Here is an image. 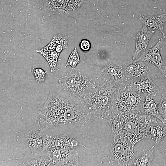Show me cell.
<instances>
[{
    "label": "cell",
    "mask_w": 166,
    "mask_h": 166,
    "mask_svg": "<svg viewBox=\"0 0 166 166\" xmlns=\"http://www.w3.org/2000/svg\"><path fill=\"white\" fill-rule=\"evenodd\" d=\"M96 120L80 105L74 103L71 96L64 98L50 90L46 101L38 110L34 125V130L43 132L66 124L85 127Z\"/></svg>",
    "instance_id": "obj_1"
},
{
    "label": "cell",
    "mask_w": 166,
    "mask_h": 166,
    "mask_svg": "<svg viewBox=\"0 0 166 166\" xmlns=\"http://www.w3.org/2000/svg\"><path fill=\"white\" fill-rule=\"evenodd\" d=\"M122 88L118 84L103 80L81 98L80 105L96 120L104 119L112 109L111 99L115 91Z\"/></svg>",
    "instance_id": "obj_2"
},
{
    "label": "cell",
    "mask_w": 166,
    "mask_h": 166,
    "mask_svg": "<svg viewBox=\"0 0 166 166\" xmlns=\"http://www.w3.org/2000/svg\"><path fill=\"white\" fill-rule=\"evenodd\" d=\"M144 114L136 111L121 114L125 120L122 136L134 149L135 144L144 139H149L150 125L145 123Z\"/></svg>",
    "instance_id": "obj_3"
},
{
    "label": "cell",
    "mask_w": 166,
    "mask_h": 166,
    "mask_svg": "<svg viewBox=\"0 0 166 166\" xmlns=\"http://www.w3.org/2000/svg\"><path fill=\"white\" fill-rule=\"evenodd\" d=\"M58 83L72 97L81 98L96 86L88 77L73 68L62 74Z\"/></svg>",
    "instance_id": "obj_4"
},
{
    "label": "cell",
    "mask_w": 166,
    "mask_h": 166,
    "mask_svg": "<svg viewBox=\"0 0 166 166\" xmlns=\"http://www.w3.org/2000/svg\"><path fill=\"white\" fill-rule=\"evenodd\" d=\"M145 97L142 93L122 88L113 94L111 99L112 109L121 114L140 111Z\"/></svg>",
    "instance_id": "obj_5"
},
{
    "label": "cell",
    "mask_w": 166,
    "mask_h": 166,
    "mask_svg": "<svg viewBox=\"0 0 166 166\" xmlns=\"http://www.w3.org/2000/svg\"><path fill=\"white\" fill-rule=\"evenodd\" d=\"M131 144L122 135L113 138L107 158L112 165L133 166L137 157Z\"/></svg>",
    "instance_id": "obj_6"
},
{
    "label": "cell",
    "mask_w": 166,
    "mask_h": 166,
    "mask_svg": "<svg viewBox=\"0 0 166 166\" xmlns=\"http://www.w3.org/2000/svg\"><path fill=\"white\" fill-rule=\"evenodd\" d=\"M67 38L58 34L54 36L46 46L36 51L47 61L50 67L51 75L58 69L57 66L58 58L61 51L67 47Z\"/></svg>",
    "instance_id": "obj_7"
},
{
    "label": "cell",
    "mask_w": 166,
    "mask_h": 166,
    "mask_svg": "<svg viewBox=\"0 0 166 166\" xmlns=\"http://www.w3.org/2000/svg\"><path fill=\"white\" fill-rule=\"evenodd\" d=\"M165 38V36H162L154 47L144 51L133 62L142 61L153 64L159 69L164 78L166 79V65L160 53V49Z\"/></svg>",
    "instance_id": "obj_8"
},
{
    "label": "cell",
    "mask_w": 166,
    "mask_h": 166,
    "mask_svg": "<svg viewBox=\"0 0 166 166\" xmlns=\"http://www.w3.org/2000/svg\"><path fill=\"white\" fill-rule=\"evenodd\" d=\"M103 79L119 85L122 88L126 87L130 81L125 75L123 66H116L109 62L101 70Z\"/></svg>",
    "instance_id": "obj_9"
},
{
    "label": "cell",
    "mask_w": 166,
    "mask_h": 166,
    "mask_svg": "<svg viewBox=\"0 0 166 166\" xmlns=\"http://www.w3.org/2000/svg\"><path fill=\"white\" fill-rule=\"evenodd\" d=\"M126 88L132 91L147 94L152 98L157 95L160 90L149 75L137 80L130 81Z\"/></svg>",
    "instance_id": "obj_10"
},
{
    "label": "cell",
    "mask_w": 166,
    "mask_h": 166,
    "mask_svg": "<svg viewBox=\"0 0 166 166\" xmlns=\"http://www.w3.org/2000/svg\"><path fill=\"white\" fill-rule=\"evenodd\" d=\"M42 132L30 130L25 134V144L27 149L36 156L42 155L44 148L46 135Z\"/></svg>",
    "instance_id": "obj_11"
},
{
    "label": "cell",
    "mask_w": 166,
    "mask_h": 166,
    "mask_svg": "<svg viewBox=\"0 0 166 166\" xmlns=\"http://www.w3.org/2000/svg\"><path fill=\"white\" fill-rule=\"evenodd\" d=\"M123 66L126 77L129 81L137 80L149 75V65L145 61L128 62Z\"/></svg>",
    "instance_id": "obj_12"
},
{
    "label": "cell",
    "mask_w": 166,
    "mask_h": 166,
    "mask_svg": "<svg viewBox=\"0 0 166 166\" xmlns=\"http://www.w3.org/2000/svg\"><path fill=\"white\" fill-rule=\"evenodd\" d=\"M104 120L109 124L113 138L123 135L125 120L121 113L112 109Z\"/></svg>",
    "instance_id": "obj_13"
},
{
    "label": "cell",
    "mask_w": 166,
    "mask_h": 166,
    "mask_svg": "<svg viewBox=\"0 0 166 166\" xmlns=\"http://www.w3.org/2000/svg\"><path fill=\"white\" fill-rule=\"evenodd\" d=\"M155 32L151 30L145 26L138 32L136 37L135 49L132 57V61L136 60L139 53L145 50L148 46L149 42Z\"/></svg>",
    "instance_id": "obj_14"
},
{
    "label": "cell",
    "mask_w": 166,
    "mask_h": 166,
    "mask_svg": "<svg viewBox=\"0 0 166 166\" xmlns=\"http://www.w3.org/2000/svg\"><path fill=\"white\" fill-rule=\"evenodd\" d=\"M144 95L145 99L140 108V111L143 114L155 117L160 120L164 125L166 126V121L161 117L159 111L158 104L159 102L147 94Z\"/></svg>",
    "instance_id": "obj_15"
},
{
    "label": "cell",
    "mask_w": 166,
    "mask_h": 166,
    "mask_svg": "<svg viewBox=\"0 0 166 166\" xmlns=\"http://www.w3.org/2000/svg\"><path fill=\"white\" fill-rule=\"evenodd\" d=\"M140 19L145 26L149 29L158 30L161 32L162 36H165L164 26L166 21V14L151 16L142 15Z\"/></svg>",
    "instance_id": "obj_16"
},
{
    "label": "cell",
    "mask_w": 166,
    "mask_h": 166,
    "mask_svg": "<svg viewBox=\"0 0 166 166\" xmlns=\"http://www.w3.org/2000/svg\"><path fill=\"white\" fill-rule=\"evenodd\" d=\"M149 139L154 140L155 143L151 147L157 146L166 136V126L162 127L158 124L156 126L150 125Z\"/></svg>",
    "instance_id": "obj_17"
},
{
    "label": "cell",
    "mask_w": 166,
    "mask_h": 166,
    "mask_svg": "<svg viewBox=\"0 0 166 166\" xmlns=\"http://www.w3.org/2000/svg\"><path fill=\"white\" fill-rule=\"evenodd\" d=\"M153 148L151 147L147 151L143 150V154L136 157L133 164V166H149L154 159L155 152Z\"/></svg>",
    "instance_id": "obj_18"
},
{
    "label": "cell",
    "mask_w": 166,
    "mask_h": 166,
    "mask_svg": "<svg viewBox=\"0 0 166 166\" xmlns=\"http://www.w3.org/2000/svg\"><path fill=\"white\" fill-rule=\"evenodd\" d=\"M57 162L45 155L37 156L34 159L26 163V166H57Z\"/></svg>",
    "instance_id": "obj_19"
},
{
    "label": "cell",
    "mask_w": 166,
    "mask_h": 166,
    "mask_svg": "<svg viewBox=\"0 0 166 166\" xmlns=\"http://www.w3.org/2000/svg\"><path fill=\"white\" fill-rule=\"evenodd\" d=\"M31 71L35 77L36 83H40L45 81L47 75V71L41 68L34 67L31 69Z\"/></svg>",
    "instance_id": "obj_20"
},
{
    "label": "cell",
    "mask_w": 166,
    "mask_h": 166,
    "mask_svg": "<svg viewBox=\"0 0 166 166\" xmlns=\"http://www.w3.org/2000/svg\"><path fill=\"white\" fill-rule=\"evenodd\" d=\"M78 153L76 152L68 158L59 162L58 166H80Z\"/></svg>",
    "instance_id": "obj_21"
},
{
    "label": "cell",
    "mask_w": 166,
    "mask_h": 166,
    "mask_svg": "<svg viewBox=\"0 0 166 166\" xmlns=\"http://www.w3.org/2000/svg\"><path fill=\"white\" fill-rule=\"evenodd\" d=\"M80 60L78 53L76 48L72 52L68 58L67 61L65 65L66 67L70 66L72 68L75 69L77 65L80 62Z\"/></svg>",
    "instance_id": "obj_22"
},
{
    "label": "cell",
    "mask_w": 166,
    "mask_h": 166,
    "mask_svg": "<svg viewBox=\"0 0 166 166\" xmlns=\"http://www.w3.org/2000/svg\"><path fill=\"white\" fill-rule=\"evenodd\" d=\"M159 113L163 118L166 121V96L162 93L161 99L158 104Z\"/></svg>",
    "instance_id": "obj_23"
},
{
    "label": "cell",
    "mask_w": 166,
    "mask_h": 166,
    "mask_svg": "<svg viewBox=\"0 0 166 166\" xmlns=\"http://www.w3.org/2000/svg\"><path fill=\"white\" fill-rule=\"evenodd\" d=\"M80 47L82 51H87L90 49L91 47L90 43L88 40L84 39L82 40L80 43Z\"/></svg>",
    "instance_id": "obj_24"
},
{
    "label": "cell",
    "mask_w": 166,
    "mask_h": 166,
    "mask_svg": "<svg viewBox=\"0 0 166 166\" xmlns=\"http://www.w3.org/2000/svg\"><path fill=\"white\" fill-rule=\"evenodd\" d=\"M164 153L165 154H166V153L164 152Z\"/></svg>",
    "instance_id": "obj_25"
}]
</instances>
